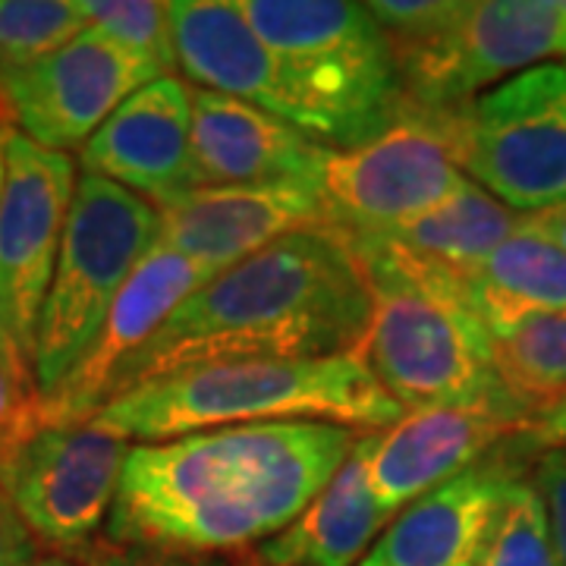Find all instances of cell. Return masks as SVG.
I'll use <instances>...</instances> for the list:
<instances>
[{
	"instance_id": "obj_30",
	"label": "cell",
	"mask_w": 566,
	"mask_h": 566,
	"mask_svg": "<svg viewBox=\"0 0 566 566\" xmlns=\"http://www.w3.org/2000/svg\"><path fill=\"white\" fill-rule=\"evenodd\" d=\"M39 542L25 528L20 513L0 491V566H29L39 560Z\"/></svg>"
},
{
	"instance_id": "obj_10",
	"label": "cell",
	"mask_w": 566,
	"mask_h": 566,
	"mask_svg": "<svg viewBox=\"0 0 566 566\" xmlns=\"http://www.w3.org/2000/svg\"><path fill=\"white\" fill-rule=\"evenodd\" d=\"M126 453L95 422H44L0 457V491L39 547L76 560L107 526Z\"/></svg>"
},
{
	"instance_id": "obj_1",
	"label": "cell",
	"mask_w": 566,
	"mask_h": 566,
	"mask_svg": "<svg viewBox=\"0 0 566 566\" xmlns=\"http://www.w3.org/2000/svg\"><path fill=\"white\" fill-rule=\"evenodd\" d=\"M356 441L344 424L268 422L129 447L102 535L186 551H252L331 485Z\"/></svg>"
},
{
	"instance_id": "obj_6",
	"label": "cell",
	"mask_w": 566,
	"mask_h": 566,
	"mask_svg": "<svg viewBox=\"0 0 566 566\" xmlns=\"http://www.w3.org/2000/svg\"><path fill=\"white\" fill-rule=\"evenodd\" d=\"M158 208L148 199L80 174L35 334L41 397H51L98 340L123 286L158 243Z\"/></svg>"
},
{
	"instance_id": "obj_31",
	"label": "cell",
	"mask_w": 566,
	"mask_h": 566,
	"mask_svg": "<svg viewBox=\"0 0 566 566\" xmlns=\"http://www.w3.org/2000/svg\"><path fill=\"white\" fill-rule=\"evenodd\" d=\"M516 444L535 447V450H560L566 447V394L560 400H554L551 406H545L542 412H535L523 428L520 434H513Z\"/></svg>"
},
{
	"instance_id": "obj_18",
	"label": "cell",
	"mask_w": 566,
	"mask_h": 566,
	"mask_svg": "<svg viewBox=\"0 0 566 566\" xmlns=\"http://www.w3.org/2000/svg\"><path fill=\"white\" fill-rule=\"evenodd\" d=\"M331 145L262 107L218 92H192V170L205 186H318Z\"/></svg>"
},
{
	"instance_id": "obj_5",
	"label": "cell",
	"mask_w": 566,
	"mask_h": 566,
	"mask_svg": "<svg viewBox=\"0 0 566 566\" xmlns=\"http://www.w3.org/2000/svg\"><path fill=\"white\" fill-rule=\"evenodd\" d=\"M237 10L281 57L324 145L356 148L406 114L394 48L365 3L237 0Z\"/></svg>"
},
{
	"instance_id": "obj_16",
	"label": "cell",
	"mask_w": 566,
	"mask_h": 566,
	"mask_svg": "<svg viewBox=\"0 0 566 566\" xmlns=\"http://www.w3.org/2000/svg\"><path fill=\"white\" fill-rule=\"evenodd\" d=\"M177 70L202 92L262 107L318 139L315 117L283 70L281 57L259 39L237 3L174 0L167 3ZM322 142V139H318Z\"/></svg>"
},
{
	"instance_id": "obj_17",
	"label": "cell",
	"mask_w": 566,
	"mask_h": 566,
	"mask_svg": "<svg viewBox=\"0 0 566 566\" xmlns=\"http://www.w3.org/2000/svg\"><path fill=\"white\" fill-rule=\"evenodd\" d=\"M214 277L218 271L155 243L123 286L85 359L51 397H44V422H92L107 403L111 385L126 359H133L161 331L182 300Z\"/></svg>"
},
{
	"instance_id": "obj_22",
	"label": "cell",
	"mask_w": 566,
	"mask_h": 566,
	"mask_svg": "<svg viewBox=\"0 0 566 566\" xmlns=\"http://www.w3.org/2000/svg\"><path fill=\"white\" fill-rule=\"evenodd\" d=\"M463 286L488 337H501L535 315L566 308V252L520 223L510 240L463 274Z\"/></svg>"
},
{
	"instance_id": "obj_8",
	"label": "cell",
	"mask_w": 566,
	"mask_h": 566,
	"mask_svg": "<svg viewBox=\"0 0 566 566\" xmlns=\"http://www.w3.org/2000/svg\"><path fill=\"white\" fill-rule=\"evenodd\" d=\"M460 167L516 214L566 205V66L542 63L460 111Z\"/></svg>"
},
{
	"instance_id": "obj_12",
	"label": "cell",
	"mask_w": 566,
	"mask_h": 566,
	"mask_svg": "<svg viewBox=\"0 0 566 566\" xmlns=\"http://www.w3.org/2000/svg\"><path fill=\"white\" fill-rule=\"evenodd\" d=\"M161 80L120 44L85 29L54 54L0 82V123L41 148H82L142 85Z\"/></svg>"
},
{
	"instance_id": "obj_33",
	"label": "cell",
	"mask_w": 566,
	"mask_h": 566,
	"mask_svg": "<svg viewBox=\"0 0 566 566\" xmlns=\"http://www.w3.org/2000/svg\"><path fill=\"white\" fill-rule=\"evenodd\" d=\"M3 129H7V126L0 123V177H3Z\"/></svg>"
},
{
	"instance_id": "obj_7",
	"label": "cell",
	"mask_w": 566,
	"mask_h": 566,
	"mask_svg": "<svg viewBox=\"0 0 566 566\" xmlns=\"http://www.w3.org/2000/svg\"><path fill=\"white\" fill-rule=\"evenodd\" d=\"M406 104L434 114L463 111L547 57H566L557 0L453 3L431 35L394 48Z\"/></svg>"
},
{
	"instance_id": "obj_32",
	"label": "cell",
	"mask_w": 566,
	"mask_h": 566,
	"mask_svg": "<svg viewBox=\"0 0 566 566\" xmlns=\"http://www.w3.org/2000/svg\"><path fill=\"white\" fill-rule=\"evenodd\" d=\"M29 566H76L73 560H66V557H54V554H44V557H39L35 564Z\"/></svg>"
},
{
	"instance_id": "obj_3",
	"label": "cell",
	"mask_w": 566,
	"mask_h": 566,
	"mask_svg": "<svg viewBox=\"0 0 566 566\" xmlns=\"http://www.w3.org/2000/svg\"><path fill=\"white\" fill-rule=\"evenodd\" d=\"M359 349L318 359H249L186 368L126 390L92 422L123 441L158 444L211 428L327 422L385 431L403 419Z\"/></svg>"
},
{
	"instance_id": "obj_13",
	"label": "cell",
	"mask_w": 566,
	"mask_h": 566,
	"mask_svg": "<svg viewBox=\"0 0 566 566\" xmlns=\"http://www.w3.org/2000/svg\"><path fill=\"white\" fill-rule=\"evenodd\" d=\"M526 422V412L510 403L434 406L406 412L385 431L365 434L371 491L397 520L419 497L488 460Z\"/></svg>"
},
{
	"instance_id": "obj_20",
	"label": "cell",
	"mask_w": 566,
	"mask_h": 566,
	"mask_svg": "<svg viewBox=\"0 0 566 566\" xmlns=\"http://www.w3.org/2000/svg\"><path fill=\"white\" fill-rule=\"evenodd\" d=\"M394 516L368 482L365 434L344 469L290 526L255 547L262 566H359Z\"/></svg>"
},
{
	"instance_id": "obj_28",
	"label": "cell",
	"mask_w": 566,
	"mask_h": 566,
	"mask_svg": "<svg viewBox=\"0 0 566 566\" xmlns=\"http://www.w3.org/2000/svg\"><path fill=\"white\" fill-rule=\"evenodd\" d=\"M76 566H262L252 551H186V547L114 542L98 535L73 560Z\"/></svg>"
},
{
	"instance_id": "obj_15",
	"label": "cell",
	"mask_w": 566,
	"mask_h": 566,
	"mask_svg": "<svg viewBox=\"0 0 566 566\" xmlns=\"http://www.w3.org/2000/svg\"><path fill=\"white\" fill-rule=\"evenodd\" d=\"M80 164L155 208L192 192V88L180 76L142 85L82 145Z\"/></svg>"
},
{
	"instance_id": "obj_19",
	"label": "cell",
	"mask_w": 566,
	"mask_h": 566,
	"mask_svg": "<svg viewBox=\"0 0 566 566\" xmlns=\"http://www.w3.org/2000/svg\"><path fill=\"white\" fill-rule=\"evenodd\" d=\"M501 447L406 506L359 566H479L494 510L516 479Z\"/></svg>"
},
{
	"instance_id": "obj_21",
	"label": "cell",
	"mask_w": 566,
	"mask_h": 566,
	"mask_svg": "<svg viewBox=\"0 0 566 566\" xmlns=\"http://www.w3.org/2000/svg\"><path fill=\"white\" fill-rule=\"evenodd\" d=\"M520 223L523 214L510 211L504 202H497L482 186L465 177L444 202L416 214L412 221L349 240H375L416 262L463 277L504 240H510L520 230Z\"/></svg>"
},
{
	"instance_id": "obj_14",
	"label": "cell",
	"mask_w": 566,
	"mask_h": 566,
	"mask_svg": "<svg viewBox=\"0 0 566 566\" xmlns=\"http://www.w3.org/2000/svg\"><path fill=\"white\" fill-rule=\"evenodd\" d=\"M158 245L218 274L283 237L331 227L312 182L205 186L158 205Z\"/></svg>"
},
{
	"instance_id": "obj_9",
	"label": "cell",
	"mask_w": 566,
	"mask_h": 566,
	"mask_svg": "<svg viewBox=\"0 0 566 566\" xmlns=\"http://www.w3.org/2000/svg\"><path fill=\"white\" fill-rule=\"evenodd\" d=\"M457 120L460 111L406 107L381 136L356 148H334L318 180L331 227L344 237H363L444 202L465 180Z\"/></svg>"
},
{
	"instance_id": "obj_2",
	"label": "cell",
	"mask_w": 566,
	"mask_h": 566,
	"mask_svg": "<svg viewBox=\"0 0 566 566\" xmlns=\"http://www.w3.org/2000/svg\"><path fill=\"white\" fill-rule=\"evenodd\" d=\"M371 293L340 230H303L221 271L182 300L126 359L111 397L186 368L249 359H318L359 349Z\"/></svg>"
},
{
	"instance_id": "obj_23",
	"label": "cell",
	"mask_w": 566,
	"mask_h": 566,
	"mask_svg": "<svg viewBox=\"0 0 566 566\" xmlns=\"http://www.w3.org/2000/svg\"><path fill=\"white\" fill-rule=\"evenodd\" d=\"M491 353L504 394L532 419L566 394V308L491 337Z\"/></svg>"
},
{
	"instance_id": "obj_29",
	"label": "cell",
	"mask_w": 566,
	"mask_h": 566,
	"mask_svg": "<svg viewBox=\"0 0 566 566\" xmlns=\"http://www.w3.org/2000/svg\"><path fill=\"white\" fill-rule=\"evenodd\" d=\"M532 485L542 494L547 513V526L557 551V566H566V447L547 450L538 457Z\"/></svg>"
},
{
	"instance_id": "obj_27",
	"label": "cell",
	"mask_w": 566,
	"mask_h": 566,
	"mask_svg": "<svg viewBox=\"0 0 566 566\" xmlns=\"http://www.w3.org/2000/svg\"><path fill=\"white\" fill-rule=\"evenodd\" d=\"M44 424L35 368L0 331V457Z\"/></svg>"
},
{
	"instance_id": "obj_26",
	"label": "cell",
	"mask_w": 566,
	"mask_h": 566,
	"mask_svg": "<svg viewBox=\"0 0 566 566\" xmlns=\"http://www.w3.org/2000/svg\"><path fill=\"white\" fill-rule=\"evenodd\" d=\"M82 13L92 29L120 44L133 57L148 63L158 76H174L177 54H174V32L167 3L148 0H80Z\"/></svg>"
},
{
	"instance_id": "obj_34",
	"label": "cell",
	"mask_w": 566,
	"mask_h": 566,
	"mask_svg": "<svg viewBox=\"0 0 566 566\" xmlns=\"http://www.w3.org/2000/svg\"><path fill=\"white\" fill-rule=\"evenodd\" d=\"M560 22H564V44H566V0L560 3Z\"/></svg>"
},
{
	"instance_id": "obj_11",
	"label": "cell",
	"mask_w": 566,
	"mask_h": 566,
	"mask_svg": "<svg viewBox=\"0 0 566 566\" xmlns=\"http://www.w3.org/2000/svg\"><path fill=\"white\" fill-rule=\"evenodd\" d=\"M76 164L3 129L0 177V331L32 363L35 334L76 192Z\"/></svg>"
},
{
	"instance_id": "obj_4",
	"label": "cell",
	"mask_w": 566,
	"mask_h": 566,
	"mask_svg": "<svg viewBox=\"0 0 566 566\" xmlns=\"http://www.w3.org/2000/svg\"><path fill=\"white\" fill-rule=\"evenodd\" d=\"M349 245L371 293V318L359 353L403 412L516 406L497 381L491 337L465 296L463 277L375 240H349Z\"/></svg>"
},
{
	"instance_id": "obj_25",
	"label": "cell",
	"mask_w": 566,
	"mask_h": 566,
	"mask_svg": "<svg viewBox=\"0 0 566 566\" xmlns=\"http://www.w3.org/2000/svg\"><path fill=\"white\" fill-rule=\"evenodd\" d=\"M479 566H557L542 494L532 479H513L494 510Z\"/></svg>"
},
{
	"instance_id": "obj_24",
	"label": "cell",
	"mask_w": 566,
	"mask_h": 566,
	"mask_svg": "<svg viewBox=\"0 0 566 566\" xmlns=\"http://www.w3.org/2000/svg\"><path fill=\"white\" fill-rule=\"evenodd\" d=\"M88 29L80 0H0V82Z\"/></svg>"
}]
</instances>
